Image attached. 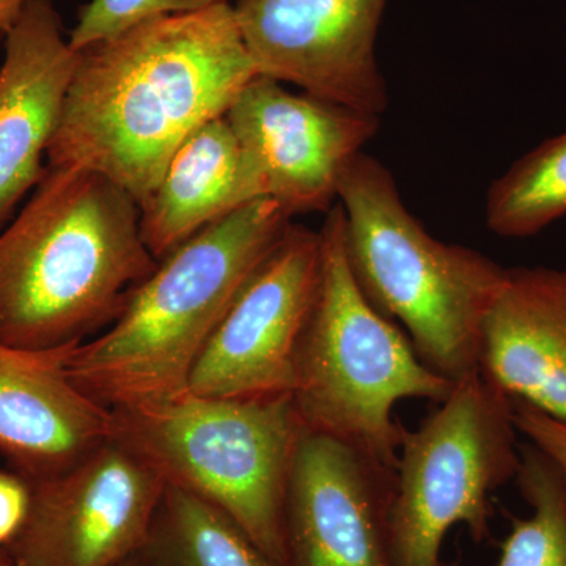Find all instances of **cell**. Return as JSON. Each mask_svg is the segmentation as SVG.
I'll return each instance as SVG.
<instances>
[{"label": "cell", "mask_w": 566, "mask_h": 566, "mask_svg": "<svg viewBox=\"0 0 566 566\" xmlns=\"http://www.w3.org/2000/svg\"><path fill=\"white\" fill-rule=\"evenodd\" d=\"M256 76L232 3L137 22L80 51L48 164L102 174L140 207Z\"/></svg>", "instance_id": "6da1fadb"}, {"label": "cell", "mask_w": 566, "mask_h": 566, "mask_svg": "<svg viewBox=\"0 0 566 566\" xmlns=\"http://www.w3.org/2000/svg\"><path fill=\"white\" fill-rule=\"evenodd\" d=\"M156 264L128 192L84 167L48 164L0 230V342L82 344L120 316Z\"/></svg>", "instance_id": "7a4b0ae2"}, {"label": "cell", "mask_w": 566, "mask_h": 566, "mask_svg": "<svg viewBox=\"0 0 566 566\" xmlns=\"http://www.w3.org/2000/svg\"><path fill=\"white\" fill-rule=\"evenodd\" d=\"M290 226L281 205L253 200L167 253L120 316L73 349L74 385L107 409L185 394L203 346Z\"/></svg>", "instance_id": "3957f363"}, {"label": "cell", "mask_w": 566, "mask_h": 566, "mask_svg": "<svg viewBox=\"0 0 566 566\" xmlns=\"http://www.w3.org/2000/svg\"><path fill=\"white\" fill-rule=\"evenodd\" d=\"M349 268L365 297L403 326L423 365L450 382L480 374L483 326L509 268L447 244L406 208L385 164L359 153L338 185Z\"/></svg>", "instance_id": "277c9868"}, {"label": "cell", "mask_w": 566, "mask_h": 566, "mask_svg": "<svg viewBox=\"0 0 566 566\" xmlns=\"http://www.w3.org/2000/svg\"><path fill=\"white\" fill-rule=\"evenodd\" d=\"M323 270L294 363L292 398L305 431L333 436L397 469L406 398L442 403L455 389L423 365L401 327L379 314L349 268L340 205L319 229Z\"/></svg>", "instance_id": "5b68a950"}, {"label": "cell", "mask_w": 566, "mask_h": 566, "mask_svg": "<svg viewBox=\"0 0 566 566\" xmlns=\"http://www.w3.org/2000/svg\"><path fill=\"white\" fill-rule=\"evenodd\" d=\"M111 416L112 438L166 485L221 509L283 566V501L305 431L292 394L226 398L186 390Z\"/></svg>", "instance_id": "8992f818"}, {"label": "cell", "mask_w": 566, "mask_h": 566, "mask_svg": "<svg viewBox=\"0 0 566 566\" xmlns=\"http://www.w3.org/2000/svg\"><path fill=\"white\" fill-rule=\"evenodd\" d=\"M513 401L480 374L457 382L416 431L403 430L390 516L392 566H457L442 558L450 528L490 539L491 494L521 465Z\"/></svg>", "instance_id": "52a82bcc"}, {"label": "cell", "mask_w": 566, "mask_h": 566, "mask_svg": "<svg viewBox=\"0 0 566 566\" xmlns=\"http://www.w3.org/2000/svg\"><path fill=\"white\" fill-rule=\"evenodd\" d=\"M31 483L24 526L6 546L18 566H117L140 553L161 502V475L111 438Z\"/></svg>", "instance_id": "ba28073f"}, {"label": "cell", "mask_w": 566, "mask_h": 566, "mask_svg": "<svg viewBox=\"0 0 566 566\" xmlns=\"http://www.w3.org/2000/svg\"><path fill=\"white\" fill-rule=\"evenodd\" d=\"M241 151L249 200L270 199L290 216L327 212L348 164L378 133L379 115L256 76L226 114Z\"/></svg>", "instance_id": "9c48e42d"}, {"label": "cell", "mask_w": 566, "mask_h": 566, "mask_svg": "<svg viewBox=\"0 0 566 566\" xmlns=\"http://www.w3.org/2000/svg\"><path fill=\"white\" fill-rule=\"evenodd\" d=\"M322 270L319 230L292 222L203 346L189 392L226 398L292 394L297 348Z\"/></svg>", "instance_id": "30bf717a"}, {"label": "cell", "mask_w": 566, "mask_h": 566, "mask_svg": "<svg viewBox=\"0 0 566 566\" xmlns=\"http://www.w3.org/2000/svg\"><path fill=\"white\" fill-rule=\"evenodd\" d=\"M389 0H237L238 29L260 76L365 114L389 104L376 41Z\"/></svg>", "instance_id": "8fae6325"}, {"label": "cell", "mask_w": 566, "mask_h": 566, "mask_svg": "<svg viewBox=\"0 0 566 566\" xmlns=\"http://www.w3.org/2000/svg\"><path fill=\"white\" fill-rule=\"evenodd\" d=\"M397 469L304 431L283 501V566H392Z\"/></svg>", "instance_id": "7c38bea8"}, {"label": "cell", "mask_w": 566, "mask_h": 566, "mask_svg": "<svg viewBox=\"0 0 566 566\" xmlns=\"http://www.w3.org/2000/svg\"><path fill=\"white\" fill-rule=\"evenodd\" d=\"M77 62L52 0H29L0 65V230L43 177Z\"/></svg>", "instance_id": "4fadbf2b"}, {"label": "cell", "mask_w": 566, "mask_h": 566, "mask_svg": "<svg viewBox=\"0 0 566 566\" xmlns=\"http://www.w3.org/2000/svg\"><path fill=\"white\" fill-rule=\"evenodd\" d=\"M77 345L28 349L0 342V457L28 482L65 471L112 436L111 409L71 379Z\"/></svg>", "instance_id": "5bb4252c"}, {"label": "cell", "mask_w": 566, "mask_h": 566, "mask_svg": "<svg viewBox=\"0 0 566 566\" xmlns=\"http://www.w3.org/2000/svg\"><path fill=\"white\" fill-rule=\"evenodd\" d=\"M479 371L566 424V270L509 268L483 326Z\"/></svg>", "instance_id": "9a60e30c"}, {"label": "cell", "mask_w": 566, "mask_h": 566, "mask_svg": "<svg viewBox=\"0 0 566 566\" xmlns=\"http://www.w3.org/2000/svg\"><path fill=\"white\" fill-rule=\"evenodd\" d=\"M251 202L241 151L226 115L208 122L170 159L161 181L140 205L142 240L156 260Z\"/></svg>", "instance_id": "2e32d148"}, {"label": "cell", "mask_w": 566, "mask_h": 566, "mask_svg": "<svg viewBox=\"0 0 566 566\" xmlns=\"http://www.w3.org/2000/svg\"><path fill=\"white\" fill-rule=\"evenodd\" d=\"M139 556L145 566H281L221 509L169 485Z\"/></svg>", "instance_id": "e0dca14e"}, {"label": "cell", "mask_w": 566, "mask_h": 566, "mask_svg": "<svg viewBox=\"0 0 566 566\" xmlns=\"http://www.w3.org/2000/svg\"><path fill=\"white\" fill-rule=\"evenodd\" d=\"M566 216V132L526 153L486 196V226L502 238L535 237Z\"/></svg>", "instance_id": "ac0fdd59"}, {"label": "cell", "mask_w": 566, "mask_h": 566, "mask_svg": "<svg viewBox=\"0 0 566 566\" xmlns=\"http://www.w3.org/2000/svg\"><path fill=\"white\" fill-rule=\"evenodd\" d=\"M516 483L532 506L512 517L497 566H566V486L553 461L535 446H520Z\"/></svg>", "instance_id": "d6986e66"}, {"label": "cell", "mask_w": 566, "mask_h": 566, "mask_svg": "<svg viewBox=\"0 0 566 566\" xmlns=\"http://www.w3.org/2000/svg\"><path fill=\"white\" fill-rule=\"evenodd\" d=\"M226 3H230V0H88L69 35L70 46L74 51H82L140 21L193 13Z\"/></svg>", "instance_id": "ffe728a7"}, {"label": "cell", "mask_w": 566, "mask_h": 566, "mask_svg": "<svg viewBox=\"0 0 566 566\" xmlns=\"http://www.w3.org/2000/svg\"><path fill=\"white\" fill-rule=\"evenodd\" d=\"M512 401L516 430L526 436L532 446L553 461L566 486V424L546 416L532 405L513 398Z\"/></svg>", "instance_id": "44dd1931"}, {"label": "cell", "mask_w": 566, "mask_h": 566, "mask_svg": "<svg viewBox=\"0 0 566 566\" xmlns=\"http://www.w3.org/2000/svg\"><path fill=\"white\" fill-rule=\"evenodd\" d=\"M31 483L17 472L0 471V547L9 546L24 526Z\"/></svg>", "instance_id": "7402d4cb"}, {"label": "cell", "mask_w": 566, "mask_h": 566, "mask_svg": "<svg viewBox=\"0 0 566 566\" xmlns=\"http://www.w3.org/2000/svg\"><path fill=\"white\" fill-rule=\"evenodd\" d=\"M29 0H0V33L7 35L20 20Z\"/></svg>", "instance_id": "603a6c76"}, {"label": "cell", "mask_w": 566, "mask_h": 566, "mask_svg": "<svg viewBox=\"0 0 566 566\" xmlns=\"http://www.w3.org/2000/svg\"><path fill=\"white\" fill-rule=\"evenodd\" d=\"M0 566H18L10 554L7 553L6 547H0Z\"/></svg>", "instance_id": "cb8c5ba5"}, {"label": "cell", "mask_w": 566, "mask_h": 566, "mask_svg": "<svg viewBox=\"0 0 566 566\" xmlns=\"http://www.w3.org/2000/svg\"><path fill=\"white\" fill-rule=\"evenodd\" d=\"M117 566H145V564L142 562L139 554H136V556L128 558V560H125L123 564Z\"/></svg>", "instance_id": "d4e9b609"}, {"label": "cell", "mask_w": 566, "mask_h": 566, "mask_svg": "<svg viewBox=\"0 0 566 566\" xmlns=\"http://www.w3.org/2000/svg\"><path fill=\"white\" fill-rule=\"evenodd\" d=\"M2 40H6V36H3L2 33H0V43H2Z\"/></svg>", "instance_id": "484cf974"}]
</instances>
